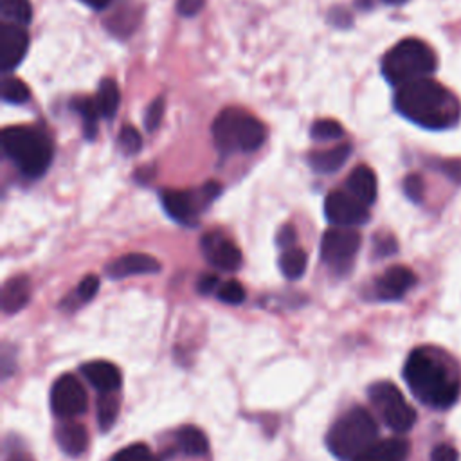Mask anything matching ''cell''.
I'll return each instance as SVG.
<instances>
[{"mask_svg":"<svg viewBox=\"0 0 461 461\" xmlns=\"http://www.w3.org/2000/svg\"><path fill=\"white\" fill-rule=\"evenodd\" d=\"M2 99L5 103L22 104V103H25L29 99V88L18 77H5L2 81Z\"/></svg>","mask_w":461,"mask_h":461,"instance_id":"obj_28","label":"cell"},{"mask_svg":"<svg viewBox=\"0 0 461 461\" xmlns=\"http://www.w3.org/2000/svg\"><path fill=\"white\" fill-rule=\"evenodd\" d=\"M348 193H351L355 198L364 202L366 205H371L376 200V176L371 167L367 166H357L346 182Z\"/></svg>","mask_w":461,"mask_h":461,"instance_id":"obj_18","label":"cell"},{"mask_svg":"<svg viewBox=\"0 0 461 461\" xmlns=\"http://www.w3.org/2000/svg\"><path fill=\"white\" fill-rule=\"evenodd\" d=\"M436 68L434 50L421 40L398 41L382 59V72L391 85L402 86L423 79Z\"/></svg>","mask_w":461,"mask_h":461,"instance_id":"obj_5","label":"cell"},{"mask_svg":"<svg viewBox=\"0 0 461 461\" xmlns=\"http://www.w3.org/2000/svg\"><path fill=\"white\" fill-rule=\"evenodd\" d=\"M202 249L207 261L221 270H236L241 265V250L230 240L218 232H209L202 238Z\"/></svg>","mask_w":461,"mask_h":461,"instance_id":"obj_13","label":"cell"},{"mask_svg":"<svg viewBox=\"0 0 461 461\" xmlns=\"http://www.w3.org/2000/svg\"><path fill=\"white\" fill-rule=\"evenodd\" d=\"M81 2H83L85 5L95 9V11H103V9H106V7L112 4V0H81Z\"/></svg>","mask_w":461,"mask_h":461,"instance_id":"obj_40","label":"cell"},{"mask_svg":"<svg viewBox=\"0 0 461 461\" xmlns=\"http://www.w3.org/2000/svg\"><path fill=\"white\" fill-rule=\"evenodd\" d=\"M162 115H164V99L157 97L151 101V104L146 108V113H144V126L149 133L158 128Z\"/></svg>","mask_w":461,"mask_h":461,"instance_id":"obj_33","label":"cell"},{"mask_svg":"<svg viewBox=\"0 0 461 461\" xmlns=\"http://www.w3.org/2000/svg\"><path fill=\"white\" fill-rule=\"evenodd\" d=\"M351 153L349 144H340L324 151H315L308 157V164L317 173H333L344 166Z\"/></svg>","mask_w":461,"mask_h":461,"instance_id":"obj_20","label":"cell"},{"mask_svg":"<svg viewBox=\"0 0 461 461\" xmlns=\"http://www.w3.org/2000/svg\"><path fill=\"white\" fill-rule=\"evenodd\" d=\"M218 281H220V279H218L216 274H203V276L198 277L196 288H198L200 294H211V292H214V290L220 286Z\"/></svg>","mask_w":461,"mask_h":461,"instance_id":"obj_37","label":"cell"},{"mask_svg":"<svg viewBox=\"0 0 461 461\" xmlns=\"http://www.w3.org/2000/svg\"><path fill=\"white\" fill-rule=\"evenodd\" d=\"M160 272V261L155 259L149 254L144 252H130L124 254L106 267V274L112 279H122L128 276H139V274H157Z\"/></svg>","mask_w":461,"mask_h":461,"instance_id":"obj_15","label":"cell"},{"mask_svg":"<svg viewBox=\"0 0 461 461\" xmlns=\"http://www.w3.org/2000/svg\"><path fill=\"white\" fill-rule=\"evenodd\" d=\"M384 2H387V4H403L405 0H384Z\"/></svg>","mask_w":461,"mask_h":461,"instance_id":"obj_42","label":"cell"},{"mask_svg":"<svg viewBox=\"0 0 461 461\" xmlns=\"http://www.w3.org/2000/svg\"><path fill=\"white\" fill-rule=\"evenodd\" d=\"M74 108L85 121V137L94 139L95 137V126H97V117L101 115L95 104V99H79Z\"/></svg>","mask_w":461,"mask_h":461,"instance_id":"obj_27","label":"cell"},{"mask_svg":"<svg viewBox=\"0 0 461 461\" xmlns=\"http://www.w3.org/2000/svg\"><path fill=\"white\" fill-rule=\"evenodd\" d=\"M81 373L99 393H112L121 387V371L108 360H92L81 366Z\"/></svg>","mask_w":461,"mask_h":461,"instance_id":"obj_16","label":"cell"},{"mask_svg":"<svg viewBox=\"0 0 461 461\" xmlns=\"http://www.w3.org/2000/svg\"><path fill=\"white\" fill-rule=\"evenodd\" d=\"M56 441L59 448L68 454V456H79L86 445H88V436L83 425L79 423H63L56 430Z\"/></svg>","mask_w":461,"mask_h":461,"instance_id":"obj_21","label":"cell"},{"mask_svg":"<svg viewBox=\"0 0 461 461\" xmlns=\"http://www.w3.org/2000/svg\"><path fill=\"white\" fill-rule=\"evenodd\" d=\"M306 263H308L306 252L297 247L285 249L283 254L279 256V268H281L283 276L288 279L301 277L306 270Z\"/></svg>","mask_w":461,"mask_h":461,"instance_id":"obj_24","label":"cell"},{"mask_svg":"<svg viewBox=\"0 0 461 461\" xmlns=\"http://www.w3.org/2000/svg\"><path fill=\"white\" fill-rule=\"evenodd\" d=\"M294 243H295V229L290 223H286L277 232V245L283 249H290L294 247Z\"/></svg>","mask_w":461,"mask_h":461,"instance_id":"obj_39","label":"cell"},{"mask_svg":"<svg viewBox=\"0 0 461 461\" xmlns=\"http://www.w3.org/2000/svg\"><path fill=\"white\" fill-rule=\"evenodd\" d=\"M0 14L5 22L23 27L32 20V7L29 0H2Z\"/></svg>","mask_w":461,"mask_h":461,"instance_id":"obj_25","label":"cell"},{"mask_svg":"<svg viewBox=\"0 0 461 461\" xmlns=\"http://www.w3.org/2000/svg\"><path fill=\"white\" fill-rule=\"evenodd\" d=\"M220 193V185L216 182H207L198 191H178V189H164L160 193V202L166 212L178 221L180 225H194L198 220L200 209L214 200Z\"/></svg>","mask_w":461,"mask_h":461,"instance_id":"obj_8","label":"cell"},{"mask_svg":"<svg viewBox=\"0 0 461 461\" xmlns=\"http://www.w3.org/2000/svg\"><path fill=\"white\" fill-rule=\"evenodd\" d=\"M7 461H32L27 454H13Z\"/></svg>","mask_w":461,"mask_h":461,"instance_id":"obj_41","label":"cell"},{"mask_svg":"<svg viewBox=\"0 0 461 461\" xmlns=\"http://www.w3.org/2000/svg\"><path fill=\"white\" fill-rule=\"evenodd\" d=\"M360 247V234L351 227H331L322 234L321 258L333 270L344 272L351 267Z\"/></svg>","mask_w":461,"mask_h":461,"instance_id":"obj_9","label":"cell"},{"mask_svg":"<svg viewBox=\"0 0 461 461\" xmlns=\"http://www.w3.org/2000/svg\"><path fill=\"white\" fill-rule=\"evenodd\" d=\"M29 49V36L22 25L5 22L0 27V68L4 72L13 70L25 56Z\"/></svg>","mask_w":461,"mask_h":461,"instance_id":"obj_12","label":"cell"},{"mask_svg":"<svg viewBox=\"0 0 461 461\" xmlns=\"http://www.w3.org/2000/svg\"><path fill=\"white\" fill-rule=\"evenodd\" d=\"M409 456V443L402 438L376 439L353 461H405Z\"/></svg>","mask_w":461,"mask_h":461,"instance_id":"obj_17","label":"cell"},{"mask_svg":"<svg viewBox=\"0 0 461 461\" xmlns=\"http://www.w3.org/2000/svg\"><path fill=\"white\" fill-rule=\"evenodd\" d=\"M457 450L450 445H438L430 452V461H457Z\"/></svg>","mask_w":461,"mask_h":461,"instance_id":"obj_36","label":"cell"},{"mask_svg":"<svg viewBox=\"0 0 461 461\" xmlns=\"http://www.w3.org/2000/svg\"><path fill=\"white\" fill-rule=\"evenodd\" d=\"M371 403L384 423L394 432H407L416 421V411L407 403L402 391L391 382H376L367 391Z\"/></svg>","mask_w":461,"mask_h":461,"instance_id":"obj_7","label":"cell"},{"mask_svg":"<svg viewBox=\"0 0 461 461\" xmlns=\"http://www.w3.org/2000/svg\"><path fill=\"white\" fill-rule=\"evenodd\" d=\"M119 414V398L115 391L103 393L97 400V423L101 430H108Z\"/></svg>","mask_w":461,"mask_h":461,"instance_id":"obj_26","label":"cell"},{"mask_svg":"<svg viewBox=\"0 0 461 461\" xmlns=\"http://www.w3.org/2000/svg\"><path fill=\"white\" fill-rule=\"evenodd\" d=\"M31 297V283L25 276H14L2 288V308L5 313L20 312Z\"/></svg>","mask_w":461,"mask_h":461,"instance_id":"obj_19","label":"cell"},{"mask_svg":"<svg viewBox=\"0 0 461 461\" xmlns=\"http://www.w3.org/2000/svg\"><path fill=\"white\" fill-rule=\"evenodd\" d=\"M394 108L414 124L427 130H447L457 124L461 104L457 97L429 77L398 86Z\"/></svg>","mask_w":461,"mask_h":461,"instance_id":"obj_1","label":"cell"},{"mask_svg":"<svg viewBox=\"0 0 461 461\" xmlns=\"http://www.w3.org/2000/svg\"><path fill=\"white\" fill-rule=\"evenodd\" d=\"M324 214L328 221L337 227H355L369 220L367 205L344 191H331L326 196Z\"/></svg>","mask_w":461,"mask_h":461,"instance_id":"obj_10","label":"cell"},{"mask_svg":"<svg viewBox=\"0 0 461 461\" xmlns=\"http://www.w3.org/2000/svg\"><path fill=\"white\" fill-rule=\"evenodd\" d=\"M119 101H121V92H119L117 83L110 77L103 79L99 83L97 95H95V104H97V110H99L101 117L110 119L117 112Z\"/></svg>","mask_w":461,"mask_h":461,"instance_id":"obj_23","label":"cell"},{"mask_svg":"<svg viewBox=\"0 0 461 461\" xmlns=\"http://www.w3.org/2000/svg\"><path fill=\"white\" fill-rule=\"evenodd\" d=\"M2 146L20 173L29 178L41 176L49 169L54 155L50 137L32 126L5 128L2 131Z\"/></svg>","mask_w":461,"mask_h":461,"instance_id":"obj_3","label":"cell"},{"mask_svg":"<svg viewBox=\"0 0 461 461\" xmlns=\"http://www.w3.org/2000/svg\"><path fill=\"white\" fill-rule=\"evenodd\" d=\"M342 126L333 119H319L312 124V137L319 140H333L342 137Z\"/></svg>","mask_w":461,"mask_h":461,"instance_id":"obj_30","label":"cell"},{"mask_svg":"<svg viewBox=\"0 0 461 461\" xmlns=\"http://www.w3.org/2000/svg\"><path fill=\"white\" fill-rule=\"evenodd\" d=\"M212 137L221 153H250L265 142L267 130L265 124L254 115L240 108H227L214 119Z\"/></svg>","mask_w":461,"mask_h":461,"instance_id":"obj_6","label":"cell"},{"mask_svg":"<svg viewBox=\"0 0 461 461\" xmlns=\"http://www.w3.org/2000/svg\"><path fill=\"white\" fill-rule=\"evenodd\" d=\"M112 461H158L155 457V454L151 452V448L144 443H133L130 447L121 448Z\"/></svg>","mask_w":461,"mask_h":461,"instance_id":"obj_29","label":"cell"},{"mask_svg":"<svg viewBox=\"0 0 461 461\" xmlns=\"http://www.w3.org/2000/svg\"><path fill=\"white\" fill-rule=\"evenodd\" d=\"M414 285H416L414 272L403 265H394L376 279L375 292L378 299L394 301L403 297Z\"/></svg>","mask_w":461,"mask_h":461,"instance_id":"obj_14","label":"cell"},{"mask_svg":"<svg viewBox=\"0 0 461 461\" xmlns=\"http://www.w3.org/2000/svg\"><path fill=\"white\" fill-rule=\"evenodd\" d=\"M403 191L409 200L420 202L423 196V180L418 175H407L403 180Z\"/></svg>","mask_w":461,"mask_h":461,"instance_id":"obj_34","label":"cell"},{"mask_svg":"<svg viewBox=\"0 0 461 461\" xmlns=\"http://www.w3.org/2000/svg\"><path fill=\"white\" fill-rule=\"evenodd\" d=\"M176 445L187 456H203L209 450L205 434L193 425H184L176 430Z\"/></svg>","mask_w":461,"mask_h":461,"instance_id":"obj_22","label":"cell"},{"mask_svg":"<svg viewBox=\"0 0 461 461\" xmlns=\"http://www.w3.org/2000/svg\"><path fill=\"white\" fill-rule=\"evenodd\" d=\"M216 297L227 304H240L245 301V288L236 279H229L218 286Z\"/></svg>","mask_w":461,"mask_h":461,"instance_id":"obj_31","label":"cell"},{"mask_svg":"<svg viewBox=\"0 0 461 461\" xmlns=\"http://www.w3.org/2000/svg\"><path fill=\"white\" fill-rule=\"evenodd\" d=\"M52 412L59 418H74L86 409V393L81 382L72 375H61L50 391Z\"/></svg>","mask_w":461,"mask_h":461,"instance_id":"obj_11","label":"cell"},{"mask_svg":"<svg viewBox=\"0 0 461 461\" xmlns=\"http://www.w3.org/2000/svg\"><path fill=\"white\" fill-rule=\"evenodd\" d=\"M203 7V0H178L176 11L182 16H194Z\"/></svg>","mask_w":461,"mask_h":461,"instance_id":"obj_38","label":"cell"},{"mask_svg":"<svg viewBox=\"0 0 461 461\" xmlns=\"http://www.w3.org/2000/svg\"><path fill=\"white\" fill-rule=\"evenodd\" d=\"M403 378L411 393L432 409H448L457 402L461 384L450 369L430 351L414 349L403 366Z\"/></svg>","mask_w":461,"mask_h":461,"instance_id":"obj_2","label":"cell"},{"mask_svg":"<svg viewBox=\"0 0 461 461\" xmlns=\"http://www.w3.org/2000/svg\"><path fill=\"white\" fill-rule=\"evenodd\" d=\"M119 146L128 155L137 153L140 149V146H142L140 133L133 126H122V130L119 133Z\"/></svg>","mask_w":461,"mask_h":461,"instance_id":"obj_32","label":"cell"},{"mask_svg":"<svg viewBox=\"0 0 461 461\" xmlns=\"http://www.w3.org/2000/svg\"><path fill=\"white\" fill-rule=\"evenodd\" d=\"M99 290V277L94 274H88L81 279L79 286H77V295L81 301H90Z\"/></svg>","mask_w":461,"mask_h":461,"instance_id":"obj_35","label":"cell"},{"mask_svg":"<svg viewBox=\"0 0 461 461\" xmlns=\"http://www.w3.org/2000/svg\"><path fill=\"white\" fill-rule=\"evenodd\" d=\"M378 425L369 411L353 407L342 414L326 436L328 448L340 461H353L376 441Z\"/></svg>","mask_w":461,"mask_h":461,"instance_id":"obj_4","label":"cell"}]
</instances>
